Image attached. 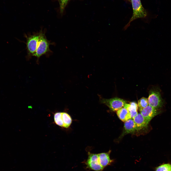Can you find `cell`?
Wrapping results in <instances>:
<instances>
[{
    "label": "cell",
    "mask_w": 171,
    "mask_h": 171,
    "mask_svg": "<svg viewBox=\"0 0 171 171\" xmlns=\"http://www.w3.org/2000/svg\"><path fill=\"white\" fill-rule=\"evenodd\" d=\"M159 109H156L148 105L140 111V113L143 117L149 122L154 117L161 112Z\"/></svg>",
    "instance_id": "obj_7"
},
{
    "label": "cell",
    "mask_w": 171,
    "mask_h": 171,
    "mask_svg": "<svg viewBox=\"0 0 171 171\" xmlns=\"http://www.w3.org/2000/svg\"><path fill=\"white\" fill-rule=\"evenodd\" d=\"M70 0H58L60 12L61 14L63 13L65 7Z\"/></svg>",
    "instance_id": "obj_17"
},
{
    "label": "cell",
    "mask_w": 171,
    "mask_h": 171,
    "mask_svg": "<svg viewBox=\"0 0 171 171\" xmlns=\"http://www.w3.org/2000/svg\"><path fill=\"white\" fill-rule=\"evenodd\" d=\"M87 160L84 162L86 168L96 171H103L104 168L101 165L99 161L98 154L92 153L89 152Z\"/></svg>",
    "instance_id": "obj_5"
},
{
    "label": "cell",
    "mask_w": 171,
    "mask_h": 171,
    "mask_svg": "<svg viewBox=\"0 0 171 171\" xmlns=\"http://www.w3.org/2000/svg\"><path fill=\"white\" fill-rule=\"evenodd\" d=\"M63 125V127L67 128L71 125L72 122V119L70 116L67 113L62 112Z\"/></svg>",
    "instance_id": "obj_13"
},
{
    "label": "cell",
    "mask_w": 171,
    "mask_h": 171,
    "mask_svg": "<svg viewBox=\"0 0 171 171\" xmlns=\"http://www.w3.org/2000/svg\"><path fill=\"white\" fill-rule=\"evenodd\" d=\"M111 151L107 152L98 154L99 161L101 165L104 168L110 165L114 162V160L110 159V154Z\"/></svg>",
    "instance_id": "obj_9"
},
{
    "label": "cell",
    "mask_w": 171,
    "mask_h": 171,
    "mask_svg": "<svg viewBox=\"0 0 171 171\" xmlns=\"http://www.w3.org/2000/svg\"><path fill=\"white\" fill-rule=\"evenodd\" d=\"M39 32V37L36 50L33 55L37 58L38 61L41 56L50 51L49 46L51 44L47 39L45 33L42 30Z\"/></svg>",
    "instance_id": "obj_2"
},
{
    "label": "cell",
    "mask_w": 171,
    "mask_h": 171,
    "mask_svg": "<svg viewBox=\"0 0 171 171\" xmlns=\"http://www.w3.org/2000/svg\"><path fill=\"white\" fill-rule=\"evenodd\" d=\"M138 105L139 110L146 107L148 105V99L144 97L138 100Z\"/></svg>",
    "instance_id": "obj_15"
},
{
    "label": "cell",
    "mask_w": 171,
    "mask_h": 171,
    "mask_svg": "<svg viewBox=\"0 0 171 171\" xmlns=\"http://www.w3.org/2000/svg\"></svg>",
    "instance_id": "obj_18"
},
{
    "label": "cell",
    "mask_w": 171,
    "mask_h": 171,
    "mask_svg": "<svg viewBox=\"0 0 171 171\" xmlns=\"http://www.w3.org/2000/svg\"><path fill=\"white\" fill-rule=\"evenodd\" d=\"M124 129V131L122 135V136L133 133L135 131V127L133 119H130L125 122Z\"/></svg>",
    "instance_id": "obj_11"
},
{
    "label": "cell",
    "mask_w": 171,
    "mask_h": 171,
    "mask_svg": "<svg viewBox=\"0 0 171 171\" xmlns=\"http://www.w3.org/2000/svg\"><path fill=\"white\" fill-rule=\"evenodd\" d=\"M123 107L128 111L132 119H133L138 114L137 112L138 105L135 102H131L129 104L126 103L124 104Z\"/></svg>",
    "instance_id": "obj_10"
},
{
    "label": "cell",
    "mask_w": 171,
    "mask_h": 171,
    "mask_svg": "<svg viewBox=\"0 0 171 171\" xmlns=\"http://www.w3.org/2000/svg\"><path fill=\"white\" fill-rule=\"evenodd\" d=\"M100 103L106 105L111 110L114 111H117L122 108L126 103L125 100L117 97L106 99L100 97Z\"/></svg>",
    "instance_id": "obj_4"
},
{
    "label": "cell",
    "mask_w": 171,
    "mask_h": 171,
    "mask_svg": "<svg viewBox=\"0 0 171 171\" xmlns=\"http://www.w3.org/2000/svg\"><path fill=\"white\" fill-rule=\"evenodd\" d=\"M133 119L136 130H140L146 127L149 122L145 119L140 113L138 114Z\"/></svg>",
    "instance_id": "obj_8"
},
{
    "label": "cell",
    "mask_w": 171,
    "mask_h": 171,
    "mask_svg": "<svg viewBox=\"0 0 171 171\" xmlns=\"http://www.w3.org/2000/svg\"><path fill=\"white\" fill-rule=\"evenodd\" d=\"M155 171H171V164L170 163L163 164L156 167Z\"/></svg>",
    "instance_id": "obj_16"
},
{
    "label": "cell",
    "mask_w": 171,
    "mask_h": 171,
    "mask_svg": "<svg viewBox=\"0 0 171 171\" xmlns=\"http://www.w3.org/2000/svg\"><path fill=\"white\" fill-rule=\"evenodd\" d=\"M116 113L119 118L123 122H125L131 119L129 112L124 107L117 110Z\"/></svg>",
    "instance_id": "obj_12"
},
{
    "label": "cell",
    "mask_w": 171,
    "mask_h": 171,
    "mask_svg": "<svg viewBox=\"0 0 171 171\" xmlns=\"http://www.w3.org/2000/svg\"><path fill=\"white\" fill-rule=\"evenodd\" d=\"M148 99V105L153 108L159 109L163 105L164 101L158 87H154L150 90Z\"/></svg>",
    "instance_id": "obj_3"
},
{
    "label": "cell",
    "mask_w": 171,
    "mask_h": 171,
    "mask_svg": "<svg viewBox=\"0 0 171 171\" xmlns=\"http://www.w3.org/2000/svg\"><path fill=\"white\" fill-rule=\"evenodd\" d=\"M130 0L132 4L133 14L129 22L124 27V30L127 29L133 21L138 18H145L147 16V12L142 6L140 0Z\"/></svg>",
    "instance_id": "obj_1"
},
{
    "label": "cell",
    "mask_w": 171,
    "mask_h": 171,
    "mask_svg": "<svg viewBox=\"0 0 171 171\" xmlns=\"http://www.w3.org/2000/svg\"><path fill=\"white\" fill-rule=\"evenodd\" d=\"M39 37V32L26 37V44L29 57L33 56L35 52Z\"/></svg>",
    "instance_id": "obj_6"
},
{
    "label": "cell",
    "mask_w": 171,
    "mask_h": 171,
    "mask_svg": "<svg viewBox=\"0 0 171 171\" xmlns=\"http://www.w3.org/2000/svg\"><path fill=\"white\" fill-rule=\"evenodd\" d=\"M54 119L55 123L57 125L63 127V123L62 112H58L54 114Z\"/></svg>",
    "instance_id": "obj_14"
}]
</instances>
